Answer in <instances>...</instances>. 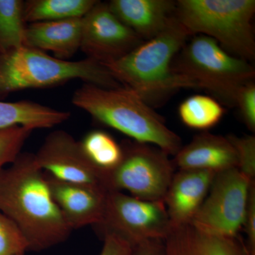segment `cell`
Wrapping results in <instances>:
<instances>
[{"mask_svg":"<svg viewBox=\"0 0 255 255\" xmlns=\"http://www.w3.org/2000/svg\"><path fill=\"white\" fill-rule=\"evenodd\" d=\"M131 255H165L164 241L150 240L142 242L132 248Z\"/></svg>","mask_w":255,"mask_h":255,"instance_id":"29","label":"cell"},{"mask_svg":"<svg viewBox=\"0 0 255 255\" xmlns=\"http://www.w3.org/2000/svg\"><path fill=\"white\" fill-rule=\"evenodd\" d=\"M44 173L52 196L72 230L97 226L101 222L109 191L96 186L64 182Z\"/></svg>","mask_w":255,"mask_h":255,"instance_id":"12","label":"cell"},{"mask_svg":"<svg viewBox=\"0 0 255 255\" xmlns=\"http://www.w3.org/2000/svg\"><path fill=\"white\" fill-rule=\"evenodd\" d=\"M102 235L112 233L133 248L150 240L164 241L172 229L163 201L137 199L122 191H109L102 221Z\"/></svg>","mask_w":255,"mask_h":255,"instance_id":"8","label":"cell"},{"mask_svg":"<svg viewBox=\"0 0 255 255\" xmlns=\"http://www.w3.org/2000/svg\"><path fill=\"white\" fill-rule=\"evenodd\" d=\"M173 161L179 170L211 171L215 173L238 168V156L228 137L202 132L181 147Z\"/></svg>","mask_w":255,"mask_h":255,"instance_id":"14","label":"cell"},{"mask_svg":"<svg viewBox=\"0 0 255 255\" xmlns=\"http://www.w3.org/2000/svg\"><path fill=\"white\" fill-rule=\"evenodd\" d=\"M75 79L105 88L122 86L104 65L91 58L69 61L26 46L0 55V97Z\"/></svg>","mask_w":255,"mask_h":255,"instance_id":"4","label":"cell"},{"mask_svg":"<svg viewBox=\"0 0 255 255\" xmlns=\"http://www.w3.org/2000/svg\"><path fill=\"white\" fill-rule=\"evenodd\" d=\"M100 255H131L132 247L119 236L106 233Z\"/></svg>","mask_w":255,"mask_h":255,"instance_id":"28","label":"cell"},{"mask_svg":"<svg viewBox=\"0 0 255 255\" xmlns=\"http://www.w3.org/2000/svg\"><path fill=\"white\" fill-rule=\"evenodd\" d=\"M23 6L19 0H0V55L24 46Z\"/></svg>","mask_w":255,"mask_h":255,"instance_id":"22","label":"cell"},{"mask_svg":"<svg viewBox=\"0 0 255 255\" xmlns=\"http://www.w3.org/2000/svg\"><path fill=\"white\" fill-rule=\"evenodd\" d=\"M68 112L28 101L0 102V128L13 127L50 128L70 118Z\"/></svg>","mask_w":255,"mask_h":255,"instance_id":"18","label":"cell"},{"mask_svg":"<svg viewBox=\"0 0 255 255\" xmlns=\"http://www.w3.org/2000/svg\"><path fill=\"white\" fill-rule=\"evenodd\" d=\"M238 156V169L252 182L255 177V137L254 135L238 137L227 135Z\"/></svg>","mask_w":255,"mask_h":255,"instance_id":"25","label":"cell"},{"mask_svg":"<svg viewBox=\"0 0 255 255\" xmlns=\"http://www.w3.org/2000/svg\"><path fill=\"white\" fill-rule=\"evenodd\" d=\"M80 143L87 158L106 176L118 166L123 157L122 146L103 130L89 132Z\"/></svg>","mask_w":255,"mask_h":255,"instance_id":"21","label":"cell"},{"mask_svg":"<svg viewBox=\"0 0 255 255\" xmlns=\"http://www.w3.org/2000/svg\"><path fill=\"white\" fill-rule=\"evenodd\" d=\"M226 113L224 106L209 95L187 97L178 107V115L186 127L206 131L221 122Z\"/></svg>","mask_w":255,"mask_h":255,"instance_id":"20","label":"cell"},{"mask_svg":"<svg viewBox=\"0 0 255 255\" xmlns=\"http://www.w3.org/2000/svg\"><path fill=\"white\" fill-rule=\"evenodd\" d=\"M33 130L23 127L0 128V172L6 164L12 163L17 158Z\"/></svg>","mask_w":255,"mask_h":255,"instance_id":"23","label":"cell"},{"mask_svg":"<svg viewBox=\"0 0 255 255\" xmlns=\"http://www.w3.org/2000/svg\"><path fill=\"white\" fill-rule=\"evenodd\" d=\"M165 255H246L247 246L238 238L219 237L193 225L172 227L164 239Z\"/></svg>","mask_w":255,"mask_h":255,"instance_id":"17","label":"cell"},{"mask_svg":"<svg viewBox=\"0 0 255 255\" xmlns=\"http://www.w3.org/2000/svg\"><path fill=\"white\" fill-rule=\"evenodd\" d=\"M255 0H179L175 17L190 36L213 38L223 49L250 62L255 58Z\"/></svg>","mask_w":255,"mask_h":255,"instance_id":"5","label":"cell"},{"mask_svg":"<svg viewBox=\"0 0 255 255\" xmlns=\"http://www.w3.org/2000/svg\"><path fill=\"white\" fill-rule=\"evenodd\" d=\"M82 18L31 23L26 26L23 46L53 52L59 59L73 56L80 48Z\"/></svg>","mask_w":255,"mask_h":255,"instance_id":"16","label":"cell"},{"mask_svg":"<svg viewBox=\"0 0 255 255\" xmlns=\"http://www.w3.org/2000/svg\"><path fill=\"white\" fill-rule=\"evenodd\" d=\"M0 211L17 226L28 251L57 246L73 231L55 202L33 154H20L0 172Z\"/></svg>","mask_w":255,"mask_h":255,"instance_id":"1","label":"cell"},{"mask_svg":"<svg viewBox=\"0 0 255 255\" xmlns=\"http://www.w3.org/2000/svg\"><path fill=\"white\" fill-rule=\"evenodd\" d=\"M110 9L142 41L154 38L175 17L172 0H112Z\"/></svg>","mask_w":255,"mask_h":255,"instance_id":"15","label":"cell"},{"mask_svg":"<svg viewBox=\"0 0 255 255\" xmlns=\"http://www.w3.org/2000/svg\"><path fill=\"white\" fill-rule=\"evenodd\" d=\"M34 158L40 169L55 179L107 190L105 174L87 158L80 142L66 131L50 132Z\"/></svg>","mask_w":255,"mask_h":255,"instance_id":"10","label":"cell"},{"mask_svg":"<svg viewBox=\"0 0 255 255\" xmlns=\"http://www.w3.org/2000/svg\"><path fill=\"white\" fill-rule=\"evenodd\" d=\"M244 228L248 236V247L252 251L255 252V183L252 184L248 198V206L245 214Z\"/></svg>","mask_w":255,"mask_h":255,"instance_id":"27","label":"cell"},{"mask_svg":"<svg viewBox=\"0 0 255 255\" xmlns=\"http://www.w3.org/2000/svg\"><path fill=\"white\" fill-rule=\"evenodd\" d=\"M190 35L174 18L154 38L118 59L102 64L122 85L155 110L183 89H196L189 79L174 71L172 63Z\"/></svg>","mask_w":255,"mask_h":255,"instance_id":"2","label":"cell"},{"mask_svg":"<svg viewBox=\"0 0 255 255\" xmlns=\"http://www.w3.org/2000/svg\"><path fill=\"white\" fill-rule=\"evenodd\" d=\"M216 174L203 170H179L174 173L164 199L172 227L192 222Z\"/></svg>","mask_w":255,"mask_h":255,"instance_id":"13","label":"cell"},{"mask_svg":"<svg viewBox=\"0 0 255 255\" xmlns=\"http://www.w3.org/2000/svg\"><path fill=\"white\" fill-rule=\"evenodd\" d=\"M191 37L173 60L174 71L224 107H235L241 87L254 81V67L228 53L213 38L200 34Z\"/></svg>","mask_w":255,"mask_h":255,"instance_id":"6","label":"cell"},{"mask_svg":"<svg viewBox=\"0 0 255 255\" xmlns=\"http://www.w3.org/2000/svg\"><path fill=\"white\" fill-rule=\"evenodd\" d=\"M95 0H33L23 6V19L29 22L82 18L95 6Z\"/></svg>","mask_w":255,"mask_h":255,"instance_id":"19","label":"cell"},{"mask_svg":"<svg viewBox=\"0 0 255 255\" xmlns=\"http://www.w3.org/2000/svg\"><path fill=\"white\" fill-rule=\"evenodd\" d=\"M246 255H255V252L252 251L251 250H250L249 248L247 247Z\"/></svg>","mask_w":255,"mask_h":255,"instance_id":"30","label":"cell"},{"mask_svg":"<svg viewBox=\"0 0 255 255\" xmlns=\"http://www.w3.org/2000/svg\"><path fill=\"white\" fill-rule=\"evenodd\" d=\"M123 157L106 176L108 191H127L130 196L150 201H163L174 174L173 161L155 146L127 141Z\"/></svg>","mask_w":255,"mask_h":255,"instance_id":"7","label":"cell"},{"mask_svg":"<svg viewBox=\"0 0 255 255\" xmlns=\"http://www.w3.org/2000/svg\"><path fill=\"white\" fill-rule=\"evenodd\" d=\"M143 41L110 9L97 1L82 17L80 49L101 64L118 59Z\"/></svg>","mask_w":255,"mask_h":255,"instance_id":"11","label":"cell"},{"mask_svg":"<svg viewBox=\"0 0 255 255\" xmlns=\"http://www.w3.org/2000/svg\"><path fill=\"white\" fill-rule=\"evenodd\" d=\"M253 182L238 168L216 173L205 200L191 224L212 236L238 238Z\"/></svg>","mask_w":255,"mask_h":255,"instance_id":"9","label":"cell"},{"mask_svg":"<svg viewBox=\"0 0 255 255\" xmlns=\"http://www.w3.org/2000/svg\"><path fill=\"white\" fill-rule=\"evenodd\" d=\"M27 242L15 223L0 211V255H24Z\"/></svg>","mask_w":255,"mask_h":255,"instance_id":"24","label":"cell"},{"mask_svg":"<svg viewBox=\"0 0 255 255\" xmlns=\"http://www.w3.org/2000/svg\"><path fill=\"white\" fill-rule=\"evenodd\" d=\"M242 120L251 132L255 130V84L251 82L242 87L236 97V105Z\"/></svg>","mask_w":255,"mask_h":255,"instance_id":"26","label":"cell"},{"mask_svg":"<svg viewBox=\"0 0 255 255\" xmlns=\"http://www.w3.org/2000/svg\"><path fill=\"white\" fill-rule=\"evenodd\" d=\"M72 101L75 107L133 141L155 146L172 155L182 147L180 137L166 126L162 117L127 87L105 88L85 83Z\"/></svg>","mask_w":255,"mask_h":255,"instance_id":"3","label":"cell"}]
</instances>
